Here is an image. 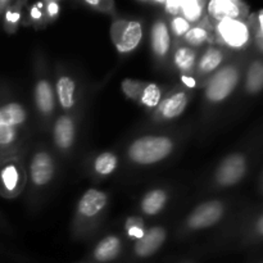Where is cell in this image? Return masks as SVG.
<instances>
[{"mask_svg": "<svg viewBox=\"0 0 263 263\" xmlns=\"http://www.w3.org/2000/svg\"><path fill=\"white\" fill-rule=\"evenodd\" d=\"M247 172V161L241 154H231L222 161L216 172V180L222 186L238 184Z\"/></svg>", "mask_w": 263, "mask_h": 263, "instance_id": "5", "label": "cell"}, {"mask_svg": "<svg viewBox=\"0 0 263 263\" xmlns=\"http://www.w3.org/2000/svg\"><path fill=\"white\" fill-rule=\"evenodd\" d=\"M126 230H127L128 236L135 239L136 241L143 238L144 234H145V231L143 229V223L138 218H130L127 221V223H126Z\"/></svg>", "mask_w": 263, "mask_h": 263, "instance_id": "27", "label": "cell"}, {"mask_svg": "<svg viewBox=\"0 0 263 263\" xmlns=\"http://www.w3.org/2000/svg\"><path fill=\"white\" fill-rule=\"evenodd\" d=\"M208 12L213 20L222 22V21L240 20L244 14L243 4L234 0H212L208 4Z\"/></svg>", "mask_w": 263, "mask_h": 263, "instance_id": "9", "label": "cell"}, {"mask_svg": "<svg viewBox=\"0 0 263 263\" xmlns=\"http://www.w3.org/2000/svg\"><path fill=\"white\" fill-rule=\"evenodd\" d=\"M195 63V53L189 48H180L175 54V64L182 72H189Z\"/></svg>", "mask_w": 263, "mask_h": 263, "instance_id": "25", "label": "cell"}, {"mask_svg": "<svg viewBox=\"0 0 263 263\" xmlns=\"http://www.w3.org/2000/svg\"><path fill=\"white\" fill-rule=\"evenodd\" d=\"M171 28L172 32L176 36H185V33L190 30V23L186 20H184L181 15H176V17L172 18Z\"/></svg>", "mask_w": 263, "mask_h": 263, "instance_id": "28", "label": "cell"}, {"mask_svg": "<svg viewBox=\"0 0 263 263\" xmlns=\"http://www.w3.org/2000/svg\"><path fill=\"white\" fill-rule=\"evenodd\" d=\"M217 33L222 43L234 49H240L248 44L251 32L243 21H222L217 25Z\"/></svg>", "mask_w": 263, "mask_h": 263, "instance_id": "4", "label": "cell"}, {"mask_svg": "<svg viewBox=\"0 0 263 263\" xmlns=\"http://www.w3.org/2000/svg\"><path fill=\"white\" fill-rule=\"evenodd\" d=\"M204 3L199 0H184L181 2V17L187 22H197L203 14Z\"/></svg>", "mask_w": 263, "mask_h": 263, "instance_id": "22", "label": "cell"}, {"mask_svg": "<svg viewBox=\"0 0 263 263\" xmlns=\"http://www.w3.org/2000/svg\"><path fill=\"white\" fill-rule=\"evenodd\" d=\"M181 80L184 81V84L186 85V86H189V87H194L195 86V81H194V79H192V77L182 76Z\"/></svg>", "mask_w": 263, "mask_h": 263, "instance_id": "35", "label": "cell"}, {"mask_svg": "<svg viewBox=\"0 0 263 263\" xmlns=\"http://www.w3.org/2000/svg\"><path fill=\"white\" fill-rule=\"evenodd\" d=\"M21 174L17 164L5 162L0 166V187L5 193H14L20 185Z\"/></svg>", "mask_w": 263, "mask_h": 263, "instance_id": "17", "label": "cell"}, {"mask_svg": "<svg viewBox=\"0 0 263 263\" xmlns=\"http://www.w3.org/2000/svg\"><path fill=\"white\" fill-rule=\"evenodd\" d=\"M167 202V194L164 190L156 189L149 192L141 200V210L145 215L154 216L163 210Z\"/></svg>", "mask_w": 263, "mask_h": 263, "instance_id": "19", "label": "cell"}, {"mask_svg": "<svg viewBox=\"0 0 263 263\" xmlns=\"http://www.w3.org/2000/svg\"><path fill=\"white\" fill-rule=\"evenodd\" d=\"M35 99L39 110L44 115H50L54 109V92L48 81L41 80L36 84Z\"/></svg>", "mask_w": 263, "mask_h": 263, "instance_id": "16", "label": "cell"}, {"mask_svg": "<svg viewBox=\"0 0 263 263\" xmlns=\"http://www.w3.org/2000/svg\"><path fill=\"white\" fill-rule=\"evenodd\" d=\"M166 239V231L162 228H153L146 231L135 244V253L140 258H146L156 253Z\"/></svg>", "mask_w": 263, "mask_h": 263, "instance_id": "10", "label": "cell"}, {"mask_svg": "<svg viewBox=\"0 0 263 263\" xmlns=\"http://www.w3.org/2000/svg\"><path fill=\"white\" fill-rule=\"evenodd\" d=\"M185 40L187 44L194 46H199L207 40V31L203 27H194L190 28L186 33H185Z\"/></svg>", "mask_w": 263, "mask_h": 263, "instance_id": "26", "label": "cell"}, {"mask_svg": "<svg viewBox=\"0 0 263 263\" xmlns=\"http://www.w3.org/2000/svg\"><path fill=\"white\" fill-rule=\"evenodd\" d=\"M107 204V195L97 189H90L79 202V212L84 217H94Z\"/></svg>", "mask_w": 263, "mask_h": 263, "instance_id": "11", "label": "cell"}, {"mask_svg": "<svg viewBox=\"0 0 263 263\" xmlns=\"http://www.w3.org/2000/svg\"><path fill=\"white\" fill-rule=\"evenodd\" d=\"M54 174V164L53 159L45 152H39L31 161L30 175L31 180L37 186L48 184L51 180Z\"/></svg>", "mask_w": 263, "mask_h": 263, "instance_id": "7", "label": "cell"}, {"mask_svg": "<svg viewBox=\"0 0 263 263\" xmlns=\"http://www.w3.org/2000/svg\"><path fill=\"white\" fill-rule=\"evenodd\" d=\"M31 17H32V18H40L41 17V12L37 9V8H32V10H31Z\"/></svg>", "mask_w": 263, "mask_h": 263, "instance_id": "36", "label": "cell"}, {"mask_svg": "<svg viewBox=\"0 0 263 263\" xmlns=\"http://www.w3.org/2000/svg\"><path fill=\"white\" fill-rule=\"evenodd\" d=\"M256 231H257V234H258V235L263 236V215L258 218V220H257Z\"/></svg>", "mask_w": 263, "mask_h": 263, "instance_id": "34", "label": "cell"}, {"mask_svg": "<svg viewBox=\"0 0 263 263\" xmlns=\"http://www.w3.org/2000/svg\"><path fill=\"white\" fill-rule=\"evenodd\" d=\"M118 159L113 153H103L95 159V171L99 175H110L116 168H117Z\"/></svg>", "mask_w": 263, "mask_h": 263, "instance_id": "23", "label": "cell"}, {"mask_svg": "<svg viewBox=\"0 0 263 263\" xmlns=\"http://www.w3.org/2000/svg\"><path fill=\"white\" fill-rule=\"evenodd\" d=\"M223 54L222 51L218 50V49H208L204 53V55L200 58L199 64H198V69H199V73H210V72L215 71L220 67V64L222 63Z\"/></svg>", "mask_w": 263, "mask_h": 263, "instance_id": "21", "label": "cell"}, {"mask_svg": "<svg viewBox=\"0 0 263 263\" xmlns=\"http://www.w3.org/2000/svg\"><path fill=\"white\" fill-rule=\"evenodd\" d=\"M223 215V205L220 202H207L195 208L190 215L189 226L194 230L207 229L217 223Z\"/></svg>", "mask_w": 263, "mask_h": 263, "instance_id": "6", "label": "cell"}, {"mask_svg": "<svg viewBox=\"0 0 263 263\" xmlns=\"http://www.w3.org/2000/svg\"><path fill=\"white\" fill-rule=\"evenodd\" d=\"M59 13V4L55 2H50L48 4V14L50 17H55L57 14Z\"/></svg>", "mask_w": 263, "mask_h": 263, "instance_id": "32", "label": "cell"}, {"mask_svg": "<svg viewBox=\"0 0 263 263\" xmlns=\"http://www.w3.org/2000/svg\"><path fill=\"white\" fill-rule=\"evenodd\" d=\"M152 48L158 57H164L170 50L171 45V37H170L168 27L164 22L158 21L153 25L151 32Z\"/></svg>", "mask_w": 263, "mask_h": 263, "instance_id": "13", "label": "cell"}, {"mask_svg": "<svg viewBox=\"0 0 263 263\" xmlns=\"http://www.w3.org/2000/svg\"><path fill=\"white\" fill-rule=\"evenodd\" d=\"M27 120L25 108L17 102H0V127L20 128Z\"/></svg>", "mask_w": 263, "mask_h": 263, "instance_id": "8", "label": "cell"}, {"mask_svg": "<svg viewBox=\"0 0 263 263\" xmlns=\"http://www.w3.org/2000/svg\"><path fill=\"white\" fill-rule=\"evenodd\" d=\"M262 263H263V262H262Z\"/></svg>", "mask_w": 263, "mask_h": 263, "instance_id": "37", "label": "cell"}, {"mask_svg": "<svg viewBox=\"0 0 263 263\" xmlns=\"http://www.w3.org/2000/svg\"><path fill=\"white\" fill-rule=\"evenodd\" d=\"M256 44H257V48H258L263 53V30H257Z\"/></svg>", "mask_w": 263, "mask_h": 263, "instance_id": "33", "label": "cell"}, {"mask_svg": "<svg viewBox=\"0 0 263 263\" xmlns=\"http://www.w3.org/2000/svg\"><path fill=\"white\" fill-rule=\"evenodd\" d=\"M161 97L162 91L159 89L158 85L156 84H149L146 85L143 89L140 95V102L141 104H144L148 108H154L158 107L161 104Z\"/></svg>", "mask_w": 263, "mask_h": 263, "instance_id": "24", "label": "cell"}, {"mask_svg": "<svg viewBox=\"0 0 263 263\" xmlns=\"http://www.w3.org/2000/svg\"><path fill=\"white\" fill-rule=\"evenodd\" d=\"M54 140L61 149H68L74 140L73 121L67 116L59 118L54 126Z\"/></svg>", "mask_w": 263, "mask_h": 263, "instance_id": "15", "label": "cell"}, {"mask_svg": "<svg viewBox=\"0 0 263 263\" xmlns=\"http://www.w3.org/2000/svg\"><path fill=\"white\" fill-rule=\"evenodd\" d=\"M74 92H76V84L68 76L59 77L57 81V95L59 103L64 109H69L74 104Z\"/></svg>", "mask_w": 263, "mask_h": 263, "instance_id": "18", "label": "cell"}, {"mask_svg": "<svg viewBox=\"0 0 263 263\" xmlns=\"http://www.w3.org/2000/svg\"><path fill=\"white\" fill-rule=\"evenodd\" d=\"M239 82V69L234 66H226L216 72L208 84L205 95L212 103H218L230 97Z\"/></svg>", "mask_w": 263, "mask_h": 263, "instance_id": "2", "label": "cell"}, {"mask_svg": "<svg viewBox=\"0 0 263 263\" xmlns=\"http://www.w3.org/2000/svg\"><path fill=\"white\" fill-rule=\"evenodd\" d=\"M187 105V97L185 92L179 91L175 92L174 95L168 97L167 99H164L159 107V113L163 118L166 120H172V118L179 117L180 115H182V112L185 110Z\"/></svg>", "mask_w": 263, "mask_h": 263, "instance_id": "12", "label": "cell"}, {"mask_svg": "<svg viewBox=\"0 0 263 263\" xmlns=\"http://www.w3.org/2000/svg\"><path fill=\"white\" fill-rule=\"evenodd\" d=\"M174 149V143L166 136H143L128 148V157L138 164H153L163 161Z\"/></svg>", "mask_w": 263, "mask_h": 263, "instance_id": "1", "label": "cell"}, {"mask_svg": "<svg viewBox=\"0 0 263 263\" xmlns=\"http://www.w3.org/2000/svg\"><path fill=\"white\" fill-rule=\"evenodd\" d=\"M123 91L126 92L128 98H133V99H136L138 97L141 95V84L139 81H133V80H125L122 84Z\"/></svg>", "mask_w": 263, "mask_h": 263, "instance_id": "29", "label": "cell"}, {"mask_svg": "<svg viewBox=\"0 0 263 263\" xmlns=\"http://www.w3.org/2000/svg\"><path fill=\"white\" fill-rule=\"evenodd\" d=\"M113 41L120 53H130L138 48L143 37V26L138 21H125L113 27Z\"/></svg>", "mask_w": 263, "mask_h": 263, "instance_id": "3", "label": "cell"}, {"mask_svg": "<svg viewBox=\"0 0 263 263\" xmlns=\"http://www.w3.org/2000/svg\"><path fill=\"white\" fill-rule=\"evenodd\" d=\"M246 89L251 94H258L263 90V62L256 61L249 66L247 72Z\"/></svg>", "mask_w": 263, "mask_h": 263, "instance_id": "20", "label": "cell"}, {"mask_svg": "<svg viewBox=\"0 0 263 263\" xmlns=\"http://www.w3.org/2000/svg\"><path fill=\"white\" fill-rule=\"evenodd\" d=\"M121 253V240L115 235L103 239L94 251V258L100 263L113 261Z\"/></svg>", "mask_w": 263, "mask_h": 263, "instance_id": "14", "label": "cell"}, {"mask_svg": "<svg viewBox=\"0 0 263 263\" xmlns=\"http://www.w3.org/2000/svg\"><path fill=\"white\" fill-rule=\"evenodd\" d=\"M164 8H166L167 13L176 17L181 12V2L180 0H168V2H164Z\"/></svg>", "mask_w": 263, "mask_h": 263, "instance_id": "31", "label": "cell"}, {"mask_svg": "<svg viewBox=\"0 0 263 263\" xmlns=\"http://www.w3.org/2000/svg\"><path fill=\"white\" fill-rule=\"evenodd\" d=\"M20 12L13 9H8L4 14V28L7 31L14 30V27L17 26V23L20 22Z\"/></svg>", "mask_w": 263, "mask_h": 263, "instance_id": "30", "label": "cell"}]
</instances>
